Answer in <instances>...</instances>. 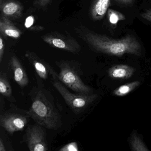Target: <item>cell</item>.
<instances>
[{"label":"cell","mask_w":151,"mask_h":151,"mask_svg":"<svg viewBox=\"0 0 151 151\" xmlns=\"http://www.w3.org/2000/svg\"><path fill=\"white\" fill-rule=\"evenodd\" d=\"M5 51V42L3 38V36L0 35V63L2 62Z\"/></svg>","instance_id":"d6986e66"},{"label":"cell","mask_w":151,"mask_h":151,"mask_svg":"<svg viewBox=\"0 0 151 151\" xmlns=\"http://www.w3.org/2000/svg\"><path fill=\"white\" fill-rule=\"evenodd\" d=\"M56 64L59 68L58 80L65 86L76 93H92V89L86 84L81 78L82 70L78 62L62 60L56 62Z\"/></svg>","instance_id":"3957f363"},{"label":"cell","mask_w":151,"mask_h":151,"mask_svg":"<svg viewBox=\"0 0 151 151\" xmlns=\"http://www.w3.org/2000/svg\"><path fill=\"white\" fill-rule=\"evenodd\" d=\"M25 56L35 70L40 80H46L51 78L53 81L58 80V73L49 64L32 52H27Z\"/></svg>","instance_id":"ba28073f"},{"label":"cell","mask_w":151,"mask_h":151,"mask_svg":"<svg viewBox=\"0 0 151 151\" xmlns=\"http://www.w3.org/2000/svg\"><path fill=\"white\" fill-rule=\"evenodd\" d=\"M4 2V0H0V5H1Z\"/></svg>","instance_id":"d4e9b609"},{"label":"cell","mask_w":151,"mask_h":151,"mask_svg":"<svg viewBox=\"0 0 151 151\" xmlns=\"http://www.w3.org/2000/svg\"><path fill=\"white\" fill-rule=\"evenodd\" d=\"M107 16L109 23L114 28L116 27L118 22L124 21L126 19V17L123 14L109 8L108 9Z\"/></svg>","instance_id":"2e32d148"},{"label":"cell","mask_w":151,"mask_h":151,"mask_svg":"<svg viewBox=\"0 0 151 151\" xmlns=\"http://www.w3.org/2000/svg\"><path fill=\"white\" fill-rule=\"evenodd\" d=\"M42 40L52 47L58 48L73 54H78L81 47L78 41L70 35L53 32L41 37Z\"/></svg>","instance_id":"52a82bcc"},{"label":"cell","mask_w":151,"mask_h":151,"mask_svg":"<svg viewBox=\"0 0 151 151\" xmlns=\"http://www.w3.org/2000/svg\"><path fill=\"white\" fill-rule=\"evenodd\" d=\"M74 29L78 36L96 52L117 57L125 54L141 55V45L133 35H128L121 38L114 39L96 33L83 25Z\"/></svg>","instance_id":"6da1fadb"},{"label":"cell","mask_w":151,"mask_h":151,"mask_svg":"<svg viewBox=\"0 0 151 151\" xmlns=\"http://www.w3.org/2000/svg\"><path fill=\"white\" fill-rule=\"evenodd\" d=\"M135 69L130 66L124 64H119L111 67L109 70V76L113 79H128L132 76Z\"/></svg>","instance_id":"4fadbf2b"},{"label":"cell","mask_w":151,"mask_h":151,"mask_svg":"<svg viewBox=\"0 0 151 151\" xmlns=\"http://www.w3.org/2000/svg\"><path fill=\"white\" fill-rule=\"evenodd\" d=\"M116 2L118 4L124 5L126 6H129L133 5L134 0H111Z\"/></svg>","instance_id":"44dd1931"},{"label":"cell","mask_w":151,"mask_h":151,"mask_svg":"<svg viewBox=\"0 0 151 151\" xmlns=\"http://www.w3.org/2000/svg\"><path fill=\"white\" fill-rule=\"evenodd\" d=\"M9 67L14 74V79L20 88H24L29 84V80L25 69L22 63L15 55L11 56Z\"/></svg>","instance_id":"9c48e42d"},{"label":"cell","mask_w":151,"mask_h":151,"mask_svg":"<svg viewBox=\"0 0 151 151\" xmlns=\"http://www.w3.org/2000/svg\"><path fill=\"white\" fill-rule=\"evenodd\" d=\"M30 119L29 111L11 104L9 109L0 115V125L9 134H13L22 131Z\"/></svg>","instance_id":"5b68a950"},{"label":"cell","mask_w":151,"mask_h":151,"mask_svg":"<svg viewBox=\"0 0 151 151\" xmlns=\"http://www.w3.org/2000/svg\"><path fill=\"white\" fill-rule=\"evenodd\" d=\"M53 86L60 93L73 113L78 115L83 113L98 97L96 94L73 93L68 90L59 80L52 82Z\"/></svg>","instance_id":"277c9868"},{"label":"cell","mask_w":151,"mask_h":151,"mask_svg":"<svg viewBox=\"0 0 151 151\" xmlns=\"http://www.w3.org/2000/svg\"><path fill=\"white\" fill-rule=\"evenodd\" d=\"M140 83L138 81L128 83L119 86L113 91L114 95L119 97H123L129 94L139 85Z\"/></svg>","instance_id":"9a60e30c"},{"label":"cell","mask_w":151,"mask_h":151,"mask_svg":"<svg viewBox=\"0 0 151 151\" xmlns=\"http://www.w3.org/2000/svg\"><path fill=\"white\" fill-rule=\"evenodd\" d=\"M6 147L4 145V141H3L2 138H0V151H6Z\"/></svg>","instance_id":"cb8c5ba5"},{"label":"cell","mask_w":151,"mask_h":151,"mask_svg":"<svg viewBox=\"0 0 151 151\" xmlns=\"http://www.w3.org/2000/svg\"><path fill=\"white\" fill-rule=\"evenodd\" d=\"M52 0H37V4L41 7H45L51 3Z\"/></svg>","instance_id":"7402d4cb"},{"label":"cell","mask_w":151,"mask_h":151,"mask_svg":"<svg viewBox=\"0 0 151 151\" xmlns=\"http://www.w3.org/2000/svg\"><path fill=\"white\" fill-rule=\"evenodd\" d=\"M30 95L32 104L28 111L31 118L46 129L56 130L60 128L61 115L50 92L38 86L32 89Z\"/></svg>","instance_id":"7a4b0ae2"},{"label":"cell","mask_w":151,"mask_h":151,"mask_svg":"<svg viewBox=\"0 0 151 151\" xmlns=\"http://www.w3.org/2000/svg\"><path fill=\"white\" fill-rule=\"evenodd\" d=\"M0 93L2 96L10 101H15L13 96L12 87L6 74L2 71L0 73Z\"/></svg>","instance_id":"5bb4252c"},{"label":"cell","mask_w":151,"mask_h":151,"mask_svg":"<svg viewBox=\"0 0 151 151\" xmlns=\"http://www.w3.org/2000/svg\"><path fill=\"white\" fill-rule=\"evenodd\" d=\"M131 145L133 151H147L149 149L145 145L140 138L136 134L132 135L131 139Z\"/></svg>","instance_id":"e0dca14e"},{"label":"cell","mask_w":151,"mask_h":151,"mask_svg":"<svg viewBox=\"0 0 151 151\" xmlns=\"http://www.w3.org/2000/svg\"><path fill=\"white\" fill-rule=\"evenodd\" d=\"M59 151H79L78 144L76 142H72L66 144L59 149Z\"/></svg>","instance_id":"ac0fdd59"},{"label":"cell","mask_w":151,"mask_h":151,"mask_svg":"<svg viewBox=\"0 0 151 151\" xmlns=\"http://www.w3.org/2000/svg\"><path fill=\"white\" fill-rule=\"evenodd\" d=\"M45 129L37 123L28 126L23 139L29 151H46L48 150Z\"/></svg>","instance_id":"8992f818"},{"label":"cell","mask_w":151,"mask_h":151,"mask_svg":"<svg viewBox=\"0 0 151 151\" xmlns=\"http://www.w3.org/2000/svg\"><path fill=\"white\" fill-rule=\"evenodd\" d=\"M111 0H93L90 9V15L93 21H99L104 18L111 4Z\"/></svg>","instance_id":"8fae6325"},{"label":"cell","mask_w":151,"mask_h":151,"mask_svg":"<svg viewBox=\"0 0 151 151\" xmlns=\"http://www.w3.org/2000/svg\"><path fill=\"white\" fill-rule=\"evenodd\" d=\"M1 15L8 18L19 19L22 15V6L18 1L9 0L0 5Z\"/></svg>","instance_id":"30bf717a"},{"label":"cell","mask_w":151,"mask_h":151,"mask_svg":"<svg viewBox=\"0 0 151 151\" xmlns=\"http://www.w3.org/2000/svg\"><path fill=\"white\" fill-rule=\"evenodd\" d=\"M34 19L33 17L30 16L26 19L25 23V26L26 28H30L34 23Z\"/></svg>","instance_id":"603a6c76"},{"label":"cell","mask_w":151,"mask_h":151,"mask_svg":"<svg viewBox=\"0 0 151 151\" xmlns=\"http://www.w3.org/2000/svg\"><path fill=\"white\" fill-rule=\"evenodd\" d=\"M1 35L5 37L18 39L22 35V32L16 27L8 17L1 15L0 19Z\"/></svg>","instance_id":"7c38bea8"},{"label":"cell","mask_w":151,"mask_h":151,"mask_svg":"<svg viewBox=\"0 0 151 151\" xmlns=\"http://www.w3.org/2000/svg\"><path fill=\"white\" fill-rule=\"evenodd\" d=\"M140 16L143 19L151 23V8L147 9L140 14Z\"/></svg>","instance_id":"ffe728a7"}]
</instances>
